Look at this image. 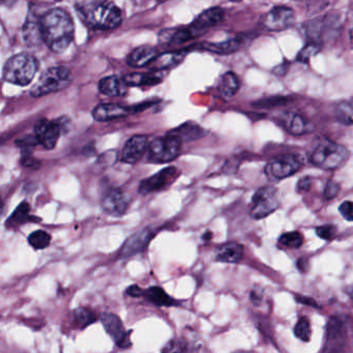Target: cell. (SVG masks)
<instances>
[{"mask_svg": "<svg viewBox=\"0 0 353 353\" xmlns=\"http://www.w3.org/2000/svg\"><path fill=\"white\" fill-rule=\"evenodd\" d=\"M128 88L129 86L125 83L123 77H119L117 75L103 78L99 82V90L101 94L111 98L125 96L127 94Z\"/></svg>", "mask_w": 353, "mask_h": 353, "instance_id": "7402d4cb", "label": "cell"}, {"mask_svg": "<svg viewBox=\"0 0 353 353\" xmlns=\"http://www.w3.org/2000/svg\"><path fill=\"white\" fill-rule=\"evenodd\" d=\"M349 39H350L351 46L353 47V28L350 30V34H349Z\"/></svg>", "mask_w": 353, "mask_h": 353, "instance_id": "7dc6e473", "label": "cell"}, {"mask_svg": "<svg viewBox=\"0 0 353 353\" xmlns=\"http://www.w3.org/2000/svg\"><path fill=\"white\" fill-rule=\"evenodd\" d=\"M39 70V61L28 53L14 55L3 68V79L15 85L26 86L32 83Z\"/></svg>", "mask_w": 353, "mask_h": 353, "instance_id": "277c9868", "label": "cell"}, {"mask_svg": "<svg viewBox=\"0 0 353 353\" xmlns=\"http://www.w3.org/2000/svg\"><path fill=\"white\" fill-rule=\"evenodd\" d=\"M43 42L55 53H63L74 40L73 19L65 10L54 8L40 18Z\"/></svg>", "mask_w": 353, "mask_h": 353, "instance_id": "6da1fadb", "label": "cell"}, {"mask_svg": "<svg viewBox=\"0 0 353 353\" xmlns=\"http://www.w3.org/2000/svg\"><path fill=\"white\" fill-rule=\"evenodd\" d=\"M179 175V171L175 167H168L159 171L156 174L148 179H144L140 183L139 193L142 195L152 193V192L161 191L166 189L171 185Z\"/></svg>", "mask_w": 353, "mask_h": 353, "instance_id": "4fadbf2b", "label": "cell"}, {"mask_svg": "<svg viewBox=\"0 0 353 353\" xmlns=\"http://www.w3.org/2000/svg\"><path fill=\"white\" fill-rule=\"evenodd\" d=\"M312 179L310 176H305L299 179L297 183V191L299 192H307L311 189Z\"/></svg>", "mask_w": 353, "mask_h": 353, "instance_id": "7bdbcfd3", "label": "cell"}, {"mask_svg": "<svg viewBox=\"0 0 353 353\" xmlns=\"http://www.w3.org/2000/svg\"><path fill=\"white\" fill-rule=\"evenodd\" d=\"M348 158L349 152L345 146L340 145L327 138L318 140L310 154L312 164L323 170L338 169Z\"/></svg>", "mask_w": 353, "mask_h": 353, "instance_id": "3957f363", "label": "cell"}, {"mask_svg": "<svg viewBox=\"0 0 353 353\" xmlns=\"http://www.w3.org/2000/svg\"><path fill=\"white\" fill-rule=\"evenodd\" d=\"M336 117L345 125H353V105L350 102L339 103L334 109Z\"/></svg>", "mask_w": 353, "mask_h": 353, "instance_id": "1f68e13d", "label": "cell"}, {"mask_svg": "<svg viewBox=\"0 0 353 353\" xmlns=\"http://www.w3.org/2000/svg\"><path fill=\"white\" fill-rule=\"evenodd\" d=\"M318 52H319V45L313 42L309 43L297 54L296 61L299 63H307L310 59L317 54Z\"/></svg>", "mask_w": 353, "mask_h": 353, "instance_id": "d590c367", "label": "cell"}, {"mask_svg": "<svg viewBox=\"0 0 353 353\" xmlns=\"http://www.w3.org/2000/svg\"><path fill=\"white\" fill-rule=\"evenodd\" d=\"M349 102H350V103H351V104H352V105H353V98H352V99H351V100H350V101H349Z\"/></svg>", "mask_w": 353, "mask_h": 353, "instance_id": "c3c4849f", "label": "cell"}, {"mask_svg": "<svg viewBox=\"0 0 353 353\" xmlns=\"http://www.w3.org/2000/svg\"><path fill=\"white\" fill-rule=\"evenodd\" d=\"M144 289L140 288L138 285H131L125 290V294L131 297H141L143 295Z\"/></svg>", "mask_w": 353, "mask_h": 353, "instance_id": "ee69618b", "label": "cell"}, {"mask_svg": "<svg viewBox=\"0 0 353 353\" xmlns=\"http://www.w3.org/2000/svg\"><path fill=\"white\" fill-rule=\"evenodd\" d=\"M241 82L239 77L233 72H227L219 81L218 90L221 96L224 99H231L239 92Z\"/></svg>", "mask_w": 353, "mask_h": 353, "instance_id": "83f0119b", "label": "cell"}, {"mask_svg": "<svg viewBox=\"0 0 353 353\" xmlns=\"http://www.w3.org/2000/svg\"><path fill=\"white\" fill-rule=\"evenodd\" d=\"M295 14L291 8L276 7L268 12L262 20V26L270 32H281L294 24Z\"/></svg>", "mask_w": 353, "mask_h": 353, "instance_id": "7c38bea8", "label": "cell"}, {"mask_svg": "<svg viewBox=\"0 0 353 353\" xmlns=\"http://www.w3.org/2000/svg\"><path fill=\"white\" fill-rule=\"evenodd\" d=\"M34 218L30 216V206L28 202H22L19 204L15 212L11 214L6 223L7 229H18L22 225L28 222H34Z\"/></svg>", "mask_w": 353, "mask_h": 353, "instance_id": "4316f807", "label": "cell"}, {"mask_svg": "<svg viewBox=\"0 0 353 353\" xmlns=\"http://www.w3.org/2000/svg\"><path fill=\"white\" fill-rule=\"evenodd\" d=\"M282 125L288 133L295 136L305 135L313 131V125L303 115L289 112L283 115Z\"/></svg>", "mask_w": 353, "mask_h": 353, "instance_id": "d6986e66", "label": "cell"}, {"mask_svg": "<svg viewBox=\"0 0 353 353\" xmlns=\"http://www.w3.org/2000/svg\"><path fill=\"white\" fill-rule=\"evenodd\" d=\"M76 11L82 21L92 30H114L123 22L121 9L110 1L76 3Z\"/></svg>", "mask_w": 353, "mask_h": 353, "instance_id": "7a4b0ae2", "label": "cell"}, {"mask_svg": "<svg viewBox=\"0 0 353 353\" xmlns=\"http://www.w3.org/2000/svg\"><path fill=\"white\" fill-rule=\"evenodd\" d=\"M296 301H299V303H303V305H312V307H318L317 303H316V301H314L313 299H311V297L297 296Z\"/></svg>", "mask_w": 353, "mask_h": 353, "instance_id": "f6af8a7d", "label": "cell"}, {"mask_svg": "<svg viewBox=\"0 0 353 353\" xmlns=\"http://www.w3.org/2000/svg\"><path fill=\"white\" fill-rule=\"evenodd\" d=\"M336 229L334 225H323L316 228V234L323 241H332L336 237Z\"/></svg>", "mask_w": 353, "mask_h": 353, "instance_id": "8d00e7d4", "label": "cell"}, {"mask_svg": "<svg viewBox=\"0 0 353 353\" xmlns=\"http://www.w3.org/2000/svg\"><path fill=\"white\" fill-rule=\"evenodd\" d=\"M297 268L301 272H305L307 268V260L305 259H299V262H297Z\"/></svg>", "mask_w": 353, "mask_h": 353, "instance_id": "bcb514c9", "label": "cell"}, {"mask_svg": "<svg viewBox=\"0 0 353 353\" xmlns=\"http://www.w3.org/2000/svg\"><path fill=\"white\" fill-rule=\"evenodd\" d=\"M74 320L78 327L85 328L97 321V316L86 307H78L74 311Z\"/></svg>", "mask_w": 353, "mask_h": 353, "instance_id": "d6a6232c", "label": "cell"}, {"mask_svg": "<svg viewBox=\"0 0 353 353\" xmlns=\"http://www.w3.org/2000/svg\"><path fill=\"white\" fill-rule=\"evenodd\" d=\"M183 352V346L181 343L177 342V341L172 340L168 343L163 349L162 353H181Z\"/></svg>", "mask_w": 353, "mask_h": 353, "instance_id": "60d3db41", "label": "cell"}, {"mask_svg": "<svg viewBox=\"0 0 353 353\" xmlns=\"http://www.w3.org/2000/svg\"><path fill=\"white\" fill-rule=\"evenodd\" d=\"M339 212H340L341 216L348 221V222H353V202L352 201H344L341 203L339 206Z\"/></svg>", "mask_w": 353, "mask_h": 353, "instance_id": "f35d334b", "label": "cell"}, {"mask_svg": "<svg viewBox=\"0 0 353 353\" xmlns=\"http://www.w3.org/2000/svg\"><path fill=\"white\" fill-rule=\"evenodd\" d=\"M22 36L26 44L30 47L38 46L43 41L40 19H38V17L32 12H30L24 22Z\"/></svg>", "mask_w": 353, "mask_h": 353, "instance_id": "44dd1931", "label": "cell"}, {"mask_svg": "<svg viewBox=\"0 0 353 353\" xmlns=\"http://www.w3.org/2000/svg\"><path fill=\"white\" fill-rule=\"evenodd\" d=\"M280 245L290 249H299L303 243V236L299 231H291L281 235L279 239Z\"/></svg>", "mask_w": 353, "mask_h": 353, "instance_id": "836d02e7", "label": "cell"}, {"mask_svg": "<svg viewBox=\"0 0 353 353\" xmlns=\"http://www.w3.org/2000/svg\"><path fill=\"white\" fill-rule=\"evenodd\" d=\"M148 137L146 135H135L130 138L123 146L121 162L134 165L142 158L148 148Z\"/></svg>", "mask_w": 353, "mask_h": 353, "instance_id": "e0dca14e", "label": "cell"}, {"mask_svg": "<svg viewBox=\"0 0 353 353\" xmlns=\"http://www.w3.org/2000/svg\"><path fill=\"white\" fill-rule=\"evenodd\" d=\"M181 138L172 133L156 138L148 146V161L154 164L172 162L181 154Z\"/></svg>", "mask_w": 353, "mask_h": 353, "instance_id": "8992f818", "label": "cell"}, {"mask_svg": "<svg viewBox=\"0 0 353 353\" xmlns=\"http://www.w3.org/2000/svg\"><path fill=\"white\" fill-rule=\"evenodd\" d=\"M339 192H340V185L336 181H328L326 183L325 188H324V198L326 200L334 199V197L339 195Z\"/></svg>", "mask_w": 353, "mask_h": 353, "instance_id": "74e56055", "label": "cell"}, {"mask_svg": "<svg viewBox=\"0 0 353 353\" xmlns=\"http://www.w3.org/2000/svg\"><path fill=\"white\" fill-rule=\"evenodd\" d=\"M16 144L22 150H28V148H34V146L38 145L39 141L37 139L36 135H28L26 137H22L21 139H18L16 141Z\"/></svg>", "mask_w": 353, "mask_h": 353, "instance_id": "ab89813d", "label": "cell"}, {"mask_svg": "<svg viewBox=\"0 0 353 353\" xmlns=\"http://www.w3.org/2000/svg\"><path fill=\"white\" fill-rule=\"evenodd\" d=\"M351 295H352V297H353V291H352V293H351Z\"/></svg>", "mask_w": 353, "mask_h": 353, "instance_id": "681fc988", "label": "cell"}, {"mask_svg": "<svg viewBox=\"0 0 353 353\" xmlns=\"http://www.w3.org/2000/svg\"><path fill=\"white\" fill-rule=\"evenodd\" d=\"M100 319L107 334L114 341L119 348L128 349L132 346L131 332L125 330L119 316L113 313H103Z\"/></svg>", "mask_w": 353, "mask_h": 353, "instance_id": "30bf717a", "label": "cell"}, {"mask_svg": "<svg viewBox=\"0 0 353 353\" xmlns=\"http://www.w3.org/2000/svg\"><path fill=\"white\" fill-rule=\"evenodd\" d=\"M72 76L65 67H53L45 71L30 90L34 98L61 92L71 84Z\"/></svg>", "mask_w": 353, "mask_h": 353, "instance_id": "5b68a950", "label": "cell"}, {"mask_svg": "<svg viewBox=\"0 0 353 353\" xmlns=\"http://www.w3.org/2000/svg\"><path fill=\"white\" fill-rule=\"evenodd\" d=\"M63 125L61 119L49 121L43 119L39 121L34 127V135L39 143L42 144L46 150H53L61 137Z\"/></svg>", "mask_w": 353, "mask_h": 353, "instance_id": "8fae6325", "label": "cell"}, {"mask_svg": "<svg viewBox=\"0 0 353 353\" xmlns=\"http://www.w3.org/2000/svg\"><path fill=\"white\" fill-rule=\"evenodd\" d=\"M241 42L243 41L241 39L234 38L225 41V42L205 43V44H202L201 47L204 50L210 51V52L218 53V54H229V53L239 50Z\"/></svg>", "mask_w": 353, "mask_h": 353, "instance_id": "f546056e", "label": "cell"}, {"mask_svg": "<svg viewBox=\"0 0 353 353\" xmlns=\"http://www.w3.org/2000/svg\"><path fill=\"white\" fill-rule=\"evenodd\" d=\"M243 257V245L237 243H227L219 249L216 259L224 263H239Z\"/></svg>", "mask_w": 353, "mask_h": 353, "instance_id": "484cf974", "label": "cell"}, {"mask_svg": "<svg viewBox=\"0 0 353 353\" xmlns=\"http://www.w3.org/2000/svg\"><path fill=\"white\" fill-rule=\"evenodd\" d=\"M278 191L272 185L260 188L252 198V206L250 214L256 220L266 218L278 210Z\"/></svg>", "mask_w": 353, "mask_h": 353, "instance_id": "52a82bcc", "label": "cell"}, {"mask_svg": "<svg viewBox=\"0 0 353 353\" xmlns=\"http://www.w3.org/2000/svg\"><path fill=\"white\" fill-rule=\"evenodd\" d=\"M185 57V52H183V51L162 53L150 65V71L163 72L164 70L176 67L183 61Z\"/></svg>", "mask_w": 353, "mask_h": 353, "instance_id": "cb8c5ba5", "label": "cell"}, {"mask_svg": "<svg viewBox=\"0 0 353 353\" xmlns=\"http://www.w3.org/2000/svg\"><path fill=\"white\" fill-rule=\"evenodd\" d=\"M303 163L294 154H283L268 163L265 174L270 181H281L287 179L299 171Z\"/></svg>", "mask_w": 353, "mask_h": 353, "instance_id": "ba28073f", "label": "cell"}, {"mask_svg": "<svg viewBox=\"0 0 353 353\" xmlns=\"http://www.w3.org/2000/svg\"><path fill=\"white\" fill-rule=\"evenodd\" d=\"M294 334L297 339L303 342H309L311 339V325H310L309 320L303 317L297 321L294 327Z\"/></svg>", "mask_w": 353, "mask_h": 353, "instance_id": "e575fe53", "label": "cell"}, {"mask_svg": "<svg viewBox=\"0 0 353 353\" xmlns=\"http://www.w3.org/2000/svg\"><path fill=\"white\" fill-rule=\"evenodd\" d=\"M347 334L342 321L336 317L328 320L322 353H345Z\"/></svg>", "mask_w": 353, "mask_h": 353, "instance_id": "9c48e42d", "label": "cell"}, {"mask_svg": "<svg viewBox=\"0 0 353 353\" xmlns=\"http://www.w3.org/2000/svg\"><path fill=\"white\" fill-rule=\"evenodd\" d=\"M28 243L34 250H44L51 243V235L44 230H36L28 236Z\"/></svg>", "mask_w": 353, "mask_h": 353, "instance_id": "4dcf8cb0", "label": "cell"}, {"mask_svg": "<svg viewBox=\"0 0 353 353\" xmlns=\"http://www.w3.org/2000/svg\"><path fill=\"white\" fill-rule=\"evenodd\" d=\"M152 237H154V233L150 229L138 231L125 241L121 251H119V258L129 259V258L133 257L137 254L142 253L150 245Z\"/></svg>", "mask_w": 353, "mask_h": 353, "instance_id": "5bb4252c", "label": "cell"}, {"mask_svg": "<svg viewBox=\"0 0 353 353\" xmlns=\"http://www.w3.org/2000/svg\"><path fill=\"white\" fill-rule=\"evenodd\" d=\"M131 113L130 107L121 106L114 103L100 104L92 111V117L97 121H111L115 119H123Z\"/></svg>", "mask_w": 353, "mask_h": 353, "instance_id": "ac0fdd59", "label": "cell"}, {"mask_svg": "<svg viewBox=\"0 0 353 353\" xmlns=\"http://www.w3.org/2000/svg\"><path fill=\"white\" fill-rule=\"evenodd\" d=\"M177 137L181 138V141H191V140L199 139L206 135V132L200 125L194 123H185L181 127L171 131Z\"/></svg>", "mask_w": 353, "mask_h": 353, "instance_id": "f1b7e54d", "label": "cell"}, {"mask_svg": "<svg viewBox=\"0 0 353 353\" xmlns=\"http://www.w3.org/2000/svg\"><path fill=\"white\" fill-rule=\"evenodd\" d=\"M128 86L156 85L164 79V73L159 71H152L150 73L129 74L123 76Z\"/></svg>", "mask_w": 353, "mask_h": 353, "instance_id": "603a6c76", "label": "cell"}, {"mask_svg": "<svg viewBox=\"0 0 353 353\" xmlns=\"http://www.w3.org/2000/svg\"><path fill=\"white\" fill-rule=\"evenodd\" d=\"M130 199L121 189H112L103 197L102 208L111 216H121L127 212Z\"/></svg>", "mask_w": 353, "mask_h": 353, "instance_id": "9a60e30c", "label": "cell"}, {"mask_svg": "<svg viewBox=\"0 0 353 353\" xmlns=\"http://www.w3.org/2000/svg\"><path fill=\"white\" fill-rule=\"evenodd\" d=\"M223 18H224V11H223L221 8H210V9L202 12V13L192 22L189 28L191 30L192 34H194L196 39L201 36V34H203L204 32L210 30V28L218 26V24L222 21Z\"/></svg>", "mask_w": 353, "mask_h": 353, "instance_id": "2e32d148", "label": "cell"}, {"mask_svg": "<svg viewBox=\"0 0 353 353\" xmlns=\"http://www.w3.org/2000/svg\"><path fill=\"white\" fill-rule=\"evenodd\" d=\"M21 163L24 167H28V168H38L41 165L40 161L36 160L30 154H26V156L22 157Z\"/></svg>", "mask_w": 353, "mask_h": 353, "instance_id": "b9f144b4", "label": "cell"}, {"mask_svg": "<svg viewBox=\"0 0 353 353\" xmlns=\"http://www.w3.org/2000/svg\"><path fill=\"white\" fill-rule=\"evenodd\" d=\"M158 50L150 45L138 47L128 57V65L132 68L150 67L159 57Z\"/></svg>", "mask_w": 353, "mask_h": 353, "instance_id": "ffe728a7", "label": "cell"}, {"mask_svg": "<svg viewBox=\"0 0 353 353\" xmlns=\"http://www.w3.org/2000/svg\"><path fill=\"white\" fill-rule=\"evenodd\" d=\"M142 296L157 307H173L177 303L170 295L167 294L164 289L159 286H152L150 288L144 289Z\"/></svg>", "mask_w": 353, "mask_h": 353, "instance_id": "d4e9b609", "label": "cell"}]
</instances>
